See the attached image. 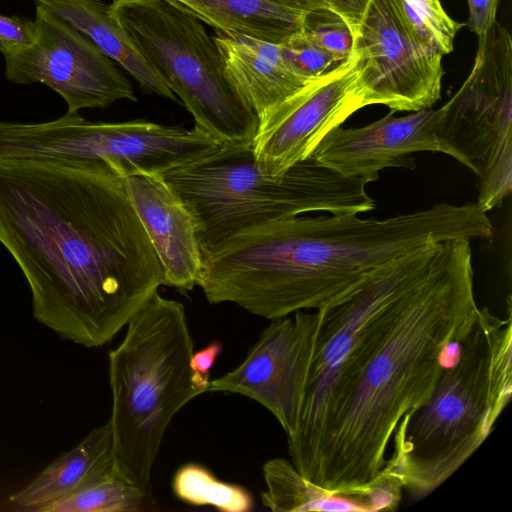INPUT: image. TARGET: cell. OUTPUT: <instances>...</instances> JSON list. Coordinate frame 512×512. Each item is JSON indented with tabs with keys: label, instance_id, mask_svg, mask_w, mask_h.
<instances>
[{
	"label": "cell",
	"instance_id": "cell-1",
	"mask_svg": "<svg viewBox=\"0 0 512 512\" xmlns=\"http://www.w3.org/2000/svg\"><path fill=\"white\" fill-rule=\"evenodd\" d=\"M0 243L34 318L88 348L112 340L165 285L124 178L103 164L0 159Z\"/></svg>",
	"mask_w": 512,
	"mask_h": 512
},
{
	"label": "cell",
	"instance_id": "cell-2",
	"mask_svg": "<svg viewBox=\"0 0 512 512\" xmlns=\"http://www.w3.org/2000/svg\"><path fill=\"white\" fill-rule=\"evenodd\" d=\"M478 309L470 240L441 241L345 360L304 477L351 497L362 493L383 469L400 419L428 398Z\"/></svg>",
	"mask_w": 512,
	"mask_h": 512
},
{
	"label": "cell",
	"instance_id": "cell-3",
	"mask_svg": "<svg viewBox=\"0 0 512 512\" xmlns=\"http://www.w3.org/2000/svg\"><path fill=\"white\" fill-rule=\"evenodd\" d=\"M477 203H438L391 218L292 216L250 226L202 252L197 286L268 320L318 309L374 267L430 242L486 239Z\"/></svg>",
	"mask_w": 512,
	"mask_h": 512
},
{
	"label": "cell",
	"instance_id": "cell-4",
	"mask_svg": "<svg viewBox=\"0 0 512 512\" xmlns=\"http://www.w3.org/2000/svg\"><path fill=\"white\" fill-rule=\"evenodd\" d=\"M428 398L397 424L383 471L414 499L442 485L483 444L512 395V318L479 308Z\"/></svg>",
	"mask_w": 512,
	"mask_h": 512
},
{
	"label": "cell",
	"instance_id": "cell-5",
	"mask_svg": "<svg viewBox=\"0 0 512 512\" xmlns=\"http://www.w3.org/2000/svg\"><path fill=\"white\" fill-rule=\"evenodd\" d=\"M162 177L192 215L201 252L256 224L306 212L375 208L366 180L343 176L312 155L270 174L257 163L252 144L223 143Z\"/></svg>",
	"mask_w": 512,
	"mask_h": 512
},
{
	"label": "cell",
	"instance_id": "cell-6",
	"mask_svg": "<svg viewBox=\"0 0 512 512\" xmlns=\"http://www.w3.org/2000/svg\"><path fill=\"white\" fill-rule=\"evenodd\" d=\"M194 343L185 307L156 292L110 351L114 470L151 497V475L175 414L202 394L192 382Z\"/></svg>",
	"mask_w": 512,
	"mask_h": 512
},
{
	"label": "cell",
	"instance_id": "cell-7",
	"mask_svg": "<svg viewBox=\"0 0 512 512\" xmlns=\"http://www.w3.org/2000/svg\"><path fill=\"white\" fill-rule=\"evenodd\" d=\"M109 6L195 127L222 143H253L258 118L227 80L203 22L169 0H112Z\"/></svg>",
	"mask_w": 512,
	"mask_h": 512
},
{
	"label": "cell",
	"instance_id": "cell-8",
	"mask_svg": "<svg viewBox=\"0 0 512 512\" xmlns=\"http://www.w3.org/2000/svg\"><path fill=\"white\" fill-rule=\"evenodd\" d=\"M472 70L437 110L441 152L477 177V204L501 207L512 189V39L497 21L478 36Z\"/></svg>",
	"mask_w": 512,
	"mask_h": 512
},
{
	"label": "cell",
	"instance_id": "cell-9",
	"mask_svg": "<svg viewBox=\"0 0 512 512\" xmlns=\"http://www.w3.org/2000/svg\"><path fill=\"white\" fill-rule=\"evenodd\" d=\"M438 246L439 242L426 243L374 267L316 309L317 324L297 424L287 436L291 462L303 476L345 360L373 317L430 263Z\"/></svg>",
	"mask_w": 512,
	"mask_h": 512
},
{
	"label": "cell",
	"instance_id": "cell-10",
	"mask_svg": "<svg viewBox=\"0 0 512 512\" xmlns=\"http://www.w3.org/2000/svg\"><path fill=\"white\" fill-rule=\"evenodd\" d=\"M35 42L5 55V75L16 84L43 83L67 104V113L136 101L132 85L90 39L50 10L36 6Z\"/></svg>",
	"mask_w": 512,
	"mask_h": 512
},
{
	"label": "cell",
	"instance_id": "cell-11",
	"mask_svg": "<svg viewBox=\"0 0 512 512\" xmlns=\"http://www.w3.org/2000/svg\"><path fill=\"white\" fill-rule=\"evenodd\" d=\"M353 33L365 106L415 112L439 100L442 56L413 37L392 0H369Z\"/></svg>",
	"mask_w": 512,
	"mask_h": 512
},
{
	"label": "cell",
	"instance_id": "cell-12",
	"mask_svg": "<svg viewBox=\"0 0 512 512\" xmlns=\"http://www.w3.org/2000/svg\"><path fill=\"white\" fill-rule=\"evenodd\" d=\"M365 107L360 61L355 50L325 74L258 119L252 148L259 166L281 174L309 157L333 128Z\"/></svg>",
	"mask_w": 512,
	"mask_h": 512
},
{
	"label": "cell",
	"instance_id": "cell-13",
	"mask_svg": "<svg viewBox=\"0 0 512 512\" xmlns=\"http://www.w3.org/2000/svg\"><path fill=\"white\" fill-rule=\"evenodd\" d=\"M317 324L316 312L270 320L244 360L210 380L207 392L240 394L258 402L293 434Z\"/></svg>",
	"mask_w": 512,
	"mask_h": 512
},
{
	"label": "cell",
	"instance_id": "cell-14",
	"mask_svg": "<svg viewBox=\"0 0 512 512\" xmlns=\"http://www.w3.org/2000/svg\"><path fill=\"white\" fill-rule=\"evenodd\" d=\"M394 112L360 128L331 129L312 156L346 177L378 180L387 167L415 169L414 152H441L435 136L438 112L432 108L394 117Z\"/></svg>",
	"mask_w": 512,
	"mask_h": 512
},
{
	"label": "cell",
	"instance_id": "cell-15",
	"mask_svg": "<svg viewBox=\"0 0 512 512\" xmlns=\"http://www.w3.org/2000/svg\"><path fill=\"white\" fill-rule=\"evenodd\" d=\"M124 182L163 268L165 285L192 290L202 265L192 215L160 175H133Z\"/></svg>",
	"mask_w": 512,
	"mask_h": 512
},
{
	"label": "cell",
	"instance_id": "cell-16",
	"mask_svg": "<svg viewBox=\"0 0 512 512\" xmlns=\"http://www.w3.org/2000/svg\"><path fill=\"white\" fill-rule=\"evenodd\" d=\"M213 39L227 80L258 119L313 79L295 68L281 43L222 32Z\"/></svg>",
	"mask_w": 512,
	"mask_h": 512
},
{
	"label": "cell",
	"instance_id": "cell-17",
	"mask_svg": "<svg viewBox=\"0 0 512 512\" xmlns=\"http://www.w3.org/2000/svg\"><path fill=\"white\" fill-rule=\"evenodd\" d=\"M90 39L120 65L142 90L178 102L165 79L143 58L137 47L102 0H33Z\"/></svg>",
	"mask_w": 512,
	"mask_h": 512
},
{
	"label": "cell",
	"instance_id": "cell-18",
	"mask_svg": "<svg viewBox=\"0 0 512 512\" xmlns=\"http://www.w3.org/2000/svg\"><path fill=\"white\" fill-rule=\"evenodd\" d=\"M114 471L112 429L108 421L42 470L9 502L17 510L38 512Z\"/></svg>",
	"mask_w": 512,
	"mask_h": 512
},
{
	"label": "cell",
	"instance_id": "cell-19",
	"mask_svg": "<svg viewBox=\"0 0 512 512\" xmlns=\"http://www.w3.org/2000/svg\"><path fill=\"white\" fill-rule=\"evenodd\" d=\"M215 32L284 43L303 27L307 11L272 0H169Z\"/></svg>",
	"mask_w": 512,
	"mask_h": 512
},
{
	"label": "cell",
	"instance_id": "cell-20",
	"mask_svg": "<svg viewBox=\"0 0 512 512\" xmlns=\"http://www.w3.org/2000/svg\"><path fill=\"white\" fill-rule=\"evenodd\" d=\"M263 477L266 489L261 492V501L273 512H367L360 499L308 480L287 459L266 462Z\"/></svg>",
	"mask_w": 512,
	"mask_h": 512
},
{
	"label": "cell",
	"instance_id": "cell-21",
	"mask_svg": "<svg viewBox=\"0 0 512 512\" xmlns=\"http://www.w3.org/2000/svg\"><path fill=\"white\" fill-rule=\"evenodd\" d=\"M172 488L180 500L195 506H211L223 512H248L254 507L247 489L219 480L196 463L185 464L177 470Z\"/></svg>",
	"mask_w": 512,
	"mask_h": 512
},
{
	"label": "cell",
	"instance_id": "cell-22",
	"mask_svg": "<svg viewBox=\"0 0 512 512\" xmlns=\"http://www.w3.org/2000/svg\"><path fill=\"white\" fill-rule=\"evenodd\" d=\"M148 498L115 471L38 512H136Z\"/></svg>",
	"mask_w": 512,
	"mask_h": 512
},
{
	"label": "cell",
	"instance_id": "cell-23",
	"mask_svg": "<svg viewBox=\"0 0 512 512\" xmlns=\"http://www.w3.org/2000/svg\"><path fill=\"white\" fill-rule=\"evenodd\" d=\"M405 26L429 52L444 56L452 52L462 23L452 19L440 0H392Z\"/></svg>",
	"mask_w": 512,
	"mask_h": 512
},
{
	"label": "cell",
	"instance_id": "cell-24",
	"mask_svg": "<svg viewBox=\"0 0 512 512\" xmlns=\"http://www.w3.org/2000/svg\"><path fill=\"white\" fill-rule=\"evenodd\" d=\"M302 30L341 61L352 53L354 33L347 21L331 7L308 11Z\"/></svg>",
	"mask_w": 512,
	"mask_h": 512
},
{
	"label": "cell",
	"instance_id": "cell-25",
	"mask_svg": "<svg viewBox=\"0 0 512 512\" xmlns=\"http://www.w3.org/2000/svg\"><path fill=\"white\" fill-rule=\"evenodd\" d=\"M281 46L295 68L309 78L321 76L343 62L320 47L302 29Z\"/></svg>",
	"mask_w": 512,
	"mask_h": 512
},
{
	"label": "cell",
	"instance_id": "cell-26",
	"mask_svg": "<svg viewBox=\"0 0 512 512\" xmlns=\"http://www.w3.org/2000/svg\"><path fill=\"white\" fill-rule=\"evenodd\" d=\"M35 22L18 16L0 14V52L5 55L29 48L36 40Z\"/></svg>",
	"mask_w": 512,
	"mask_h": 512
},
{
	"label": "cell",
	"instance_id": "cell-27",
	"mask_svg": "<svg viewBox=\"0 0 512 512\" xmlns=\"http://www.w3.org/2000/svg\"><path fill=\"white\" fill-rule=\"evenodd\" d=\"M220 342H211L205 348L193 352L190 359L192 382L202 394L207 392L210 382V370L222 352Z\"/></svg>",
	"mask_w": 512,
	"mask_h": 512
},
{
	"label": "cell",
	"instance_id": "cell-28",
	"mask_svg": "<svg viewBox=\"0 0 512 512\" xmlns=\"http://www.w3.org/2000/svg\"><path fill=\"white\" fill-rule=\"evenodd\" d=\"M501 0H467L469 18L467 26L477 36L487 32L496 22V14Z\"/></svg>",
	"mask_w": 512,
	"mask_h": 512
},
{
	"label": "cell",
	"instance_id": "cell-29",
	"mask_svg": "<svg viewBox=\"0 0 512 512\" xmlns=\"http://www.w3.org/2000/svg\"><path fill=\"white\" fill-rule=\"evenodd\" d=\"M369 0H329L330 7L350 25L352 31L359 23Z\"/></svg>",
	"mask_w": 512,
	"mask_h": 512
},
{
	"label": "cell",
	"instance_id": "cell-30",
	"mask_svg": "<svg viewBox=\"0 0 512 512\" xmlns=\"http://www.w3.org/2000/svg\"><path fill=\"white\" fill-rule=\"evenodd\" d=\"M283 5L293 7L302 11H312L330 7L329 0H272Z\"/></svg>",
	"mask_w": 512,
	"mask_h": 512
}]
</instances>
